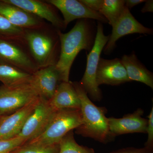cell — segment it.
I'll use <instances>...</instances> for the list:
<instances>
[{
    "mask_svg": "<svg viewBox=\"0 0 153 153\" xmlns=\"http://www.w3.org/2000/svg\"><path fill=\"white\" fill-rule=\"evenodd\" d=\"M90 19H79L70 31L66 33L57 30L60 41V53L55 64L61 82H69L72 64L81 50L90 52L93 47L97 26Z\"/></svg>",
    "mask_w": 153,
    "mask_h": 153,
    "instance_id": "cell-1",
    "label": "cell"
},
{
    "mask_svg": "<svg viewBox=\"0 0 153 153\" xmlns=\"http://www.w3.org/2000/svg\"><path fill=\"white\" fill-rule=\"evenodd\" d=\"M80 102L82 123L76 128V133L102 143L112 138L110 133L108 118L103 107L97 106L91 101L84 88L79 82H72Z\"/></svg>",
    "mask_w": 153,
    "mask_h": 153,
    "instance_id": "cell-2",
    "label": "cell"
},
{
    "mask_svg": "<svg viewBox=\"0 0 153 153\" xmlns=\"http://www.w3.org/2000/svg\"><path fill=\"white\" fill-rule=\"evenodd\" d=\"M82 123L80 109H65L56 111L45 130L36 138L25 143L47 146L58 145L63 137Z\"/></svg>",
    "mask_w": 153,
    "mask_h": 153,
    "instance_id": "cell-3",
    "label": "cell"
},
{
    "mask_svg": "<svg viewBox=\"0 0 153 153\" xmlns=\"http://www.w3.org/2000/svg\"><path fill=\"white\" fill-rule=\"evenodd\" d=\"M44 30V29H43ZM42 30H26V41L39 69L55 65L60 53V41Z\"/></svg>",
    "mask_w": 153,
    "mask_h": 153,
    "instance_id": "cell-4",
    "label": "cell"
},
{
    "mask_svg": "<svg viewBox=\"0 0 153 153\" xmlns=\"http://www.w3.org/2000/svg\"><path fill=\"white\" fill-rule=\"evenodd\" d=\"M109 37L105 35L102 23L98 22L94 44L87 55L85 73L79 82L87 94L94 101H100L102 97L101 91L96 82V72L100 55Z\"/></svg>",
    "mask_w": 153,
    "mask_h": 153,
    "instance_id": "cell-5",
    "label": "cell"
},
{
    "mask_svg": "<svg viewBox=\"0 0 153 153\" xmlns=\"http://www.w3.org/2000/svg\"><path fill=\"white\" fill-rule=\"evenodd\" d=\"M39 97L30 82L13 87L0 86V116L13 113Z\"/></svg>",
    "mask_w": 153,
    "mask_h": 153,
    "instance_id": "cell-6",
    "label": "cell"
},
{
    "mask_svg": "<svg viewBox=\"0 0 153 153\" xmlns=\"http://www.w3.org/2000/svg\"><path fill=\"white\" fill-rule=\"evenodd\" d=\"M56 112L49 100L39 97L33 111L27 118L18 136L26 143L36 138L45 130Z\"/></svg>",
    "mask_w": 153,
    "mask_h": 153,
    "instance_id": "cell-7",
    "label": "cell"
},
{
    "mask_svg": "<svg viewBox=\"0 0 153 153\" xmlns=\"http://www.w3.org/2000/svg\"><path fill=\"white\" fill-rule=\"evenodd\" d=\"M112 27V33L104 47L105 54L111 53L116 47L117 41L123 36L134 33L152 35L153 33L152 29L145 27L137 21L126 7Z\"/></svg>",
    "mask_w": 153,
    "mask_h": 153,
    "instance_id": "cell-8",
    "label": "cell"
},
{
    "mask_svg": "<svg viewBox=\"0 0 153 153\" xmlns=\"http://www.w3.org/2000/svg\"><path fill=\"white\" fill-rule=\"evenodd\" d=\"M46 1L61 12L63 16L65 28L70 22L76 19H93L101 23H108L107 20L101 14L91 10L80 1L49 0Z\"/></svg>",
    "mask_w": 153,
    "mask_h": 153,
    "instance_id": "cell-9",
    "label": "cell"
},
{
    "mask_svg": "<svg viewBox=\"0 0 153 153\" xmlns=\"http://www.w3.org/2000/svg\"><path fill=\"white\" fill-rule=\"evenodd\" d=\"M0 61L32 74L39 68L19 45L0 40Z\"/></svg>",
    "mask_w": 153,
    "mask_h": 153,
    "instance_id": "cell-10",
    "label": "cell"
},
{
    "mask_svg": "<svg viewBox=\"0 0 153 153\" xmlns=\"http://www.w3.org/2000/svg\"><path fill=\"white\" fill-rule=\"evenodd\" d=\"M130 81L120 59L100 58L96 72V82L99 86L102 84L117 85Z\"/></svg>",
    "mask_w": 153,
    "mask_h": 153,
    "instance_id": "cell-11",
    "label": "cell"
},
{
    "mask_svg": "<svg viewBox=\"0 0 153 153\" xmlns=\"http://www.w3.org/2000/svg\"><path fill=\"white\" fill-rule=\"evenodd\" d=\"M0 14L13 25L25 30H43L46 28V24L42 19L3 0H0Z\"/></svg>",
    "mask_w": 153,
    "mask_h": 153,
    "instance_id": "cell-12",
    "label": "cell"
},
{
    "mask_svg": "<svg viewBox=\"0 0 153 153\" xmlns=\"http://www.w3.org/2000/svg\"><path fill=\"white\" fill-rule=\"evenodd\" d=\"M51 23L57 30L65 29L63 19L59 16L51 4L38 0H3Z\"/></svg>",
    "mask_w": 153,
    "mask_h": 153,
    "instance_id": "cell-13",
    "label": "cell"
},
{
    "mask_svg": "<svg viewBox=\"0 0 153 153\" xmlns=\"http://www.w3.org/2000/svg\"><path fill=\"white\" fill-rule=\"evenodd\" d=\"M143 111L138 108L136 111L120 118H108L110 133L114 137L123 134L146 133L148 120L142 117Z\"/></svg>",
    "mask_w": 153,
    "mask_h": 153,
    "instance_id": "cell-14",
    "label": "cell"
},
{
    "mask_svg": "<svg viewBox=\"0 0 153 153\" xmlns=\"http://www.w3.org/2000/svg\"><path fill=\"white\" fill-rule=\"evenodd\" d=\"M39 97L12 114L0 117V140L10 139L19 135Z\"/></svg>",
    "mask_w": 153,
    "mask_h": 153,
    "instance_id": "cell-15",
    "label": "cell"
},
{
    "mask_svg": "<svg viewBox=\"0 0 153 153\" xmlns=\"http://www.w3.org/2000/svg\"><path fill=\"white\" fill-rule=\"evenodd\" d=\"M60 81V74L55 65H52L38 69L32 74L30 82L39 96L49 100L54 95Z\"/></svg>",
    "mask_w": 153,
    "mask_h": 153,
    "instance_id": "cell-16",
    "label": "cell"
},
{
    "mask_svg": "<svg viewBox=\"0 0 153 153\" xmlns=\"http://www.w3.org/2000/svg\"><path fill=\"white\" fill-rule=\"evenodd\" d=\"M49 104L55 111L65 109H80V102L72 82H61Z\"/></svg>",
    "mask_w": 153,
    "mask_h": 153,
    "instance_id": "cell-17",
    "label": "cell"
},
{
    "mask_svg": "<svg viewBox=\"0 0 153 153\" xmlns=\"http://www.w3.org/2000/svg\"><path fill=\"white\" fill-rule=\"evenodd\" d=\"M121 60L130 81L142 82L153 89V73L140 62L134 53L124 55Z\"/></svg>",
    "mask_w": 153,
    "mask_h": 153,
    "instance_id": "cell-18",
    "label": "cell"
},
{
    "mask_svg": "<svg viewBox=\"0 0 153 153\" xmlns=\"http://www.w3.org/2000/svg\"><path fill=\"white\" fill-rule=\"evenodd\" d=\"M32 74L16 67L0 63V81L7 87H13L30 82Z\"/></svg>",
    "mask_w": 153,
    "mask_h": 153,
    "instance_id": "cell-19",
    "label": "cell"
},
{
    "mask_svg": "<svg viewBox=\"0 0 153 153\" xmlns=\"http://www.w3.org/2000/svg\"><path fill=\"white\" fill-rule=\"evenodd\" d=\"M26 30L19 28L0 14V40L19 45H25Z\"/></svg>",
    "mask_w": 153,
    "mask_h": 153,
    "instance_id": "cell-20",
    "label": "cell"
},
{
    "mask_svg": "<svg viewBox=\"0 0 153 153\" xmlns=\"http://www.w3.org/2000/svg\"><path fill=\"white\" fill-rule=\"evenodd\" d=\"M124 0H104L99 13L107 20L111 27L114 25L126 8Z\"/></svg>",
    "mask_w": 153,
    "mask_h": 153,
    "instance_id": "cell-21",
    "label": "cell"
},
{
    "mask_svg": "<svg viewBox=\"0 0 153 153\" xmlns=\"http://www.w3.org/2000/svg\"><path fill=\"white\" fill-rule=\"evenodd\" d=\"M58 153H94L92 149L80 146L74 140L71 131L63 137L59 144Z\"/></svg>",
    "mask_w": 153,
    "mask_h": 153,
    "instance_id": "cell-22",
    "label": "cell"
},
{
    "mask_svg": "<svg viewBox=\"0 0 153 153\" xmlns=\"http://www.w3.org/2000/svg\"><path fill=\"white\" fill-rule=\"evenodd\" d=\"M59 144L47 146L25 143L10 153H58Z\"/></svg>",
    "mask_w": 153,
    "mask_h": 153,
    "instance_id": "cell-23",
    "label": "cell"
},
{
    "mask_svg": "<svg viewBox=\"0 0 153 153\" xmlns=\"http://www.w3.org/2000/svg\"><path fill=\"white\" fill-rule=\"evenodd\" d=\"M26 141L19 136L7 140H0V153H10L25 144Z\"/></svg>",
    "mask_w": 153,
    "mask_h": 153,
    "instance_id": "cell-24",
    "label": "cell"
},
{
    "mask_svg": "<svg viewBox=\"0 0 153 153\" xmlns=\"http://www.w3.org/2000/svg\"><path fill=\"white\" fill-rule=\"evenodd\" d=\"M148 118L149 120H148V125L146 128L148 138L145 143V147L152 150L153 146V107H152Z\"/></svg>",
    "mask_w": 153,
    "mask_h": 153,
    "instance_id": "cell-25",
    "label": "cell"
},
{
    "mask_svg": "<svg viewBox=\"0 0 153 153\" xmlns=\"http://www.w3.org/2000/svg\"><path fill=\"white\" fill-rule=\"evenodd\" d=\"M80 1L91 10L99 12L102 7L104 0H80Z\"/></svg>",
    "mask_w": 153,
    "mask_h": 153,
    "instance_id": "cell-26",
    "label": "cell"
},
{
    "mask_svg": "<svg viewBox=\"0 0 153 153\" xmlns=\"http://www.w3.org/2000/svg\"><path fill=\"white\" fill-rule=\"evenodd\" d=\"M113 153H152V150L145 147L143 149H127Z\"/></svg>",
    "mask_w": 153,
    "mask_h": 153,
    "instance_id": "cell-27",
    "label": "cell"
},
{
    "mask_svg": "<svg viewBox=\"0 0 153 153\" xmlns=\"http://www.w3.org/2000/svg\"><path fill=\"white\" fill-rule=\"evenodd\" d=\"M145 0H126L125 1V6L126 7L130 10L135 6L141 3L145 2Z\"/></svg>",
    "mask_w": 153,
    "mask_h": 153,
    "instance_id": "cell-28",
    "label": "cell"
},
{
    "mask_svg": "<svg viewBox=\"0 0 153 153\" xmlns=\"http://www.w3.org/2000/svg\"><path fill=\"white\" fill-rule=\"evenodd\" d=\"M153 1L152 0H148L145 1V5L141 10L142 13H153Z\"/></svg>",
    "mask_w": 153,
    "mask_h": 153,
    "instance_id": "cell-29",
    "label": "cell"
},
{
    "mask_svg": "<svg viewBox=\"0 0 153 153\" xmlns=\"http://www.w3.org/2000/svg\"><path fill=\"white\" fill-rule=\"evenodd\" d=\"M0 63H1V61H0Z\"/></svg>",
    "mask_w": 153,
    "mask_h": 153,
    "instance_id": "cell-30",
    "label": "cell"
}]
</instances>
